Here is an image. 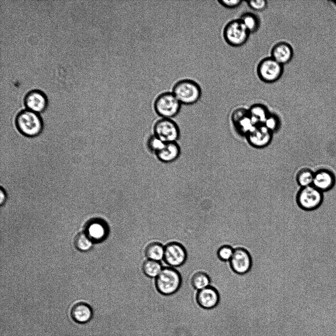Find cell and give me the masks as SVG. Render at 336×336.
I'll return each mask as SVG.
<instances>
[{
	"label": "cell",
	"mask_w": 336,
	"mask_h": 336,
	"mask_svg": "<svg viewBox=\"0 0 336 336\" xmlns=\"http://www.w3.org/2000/svg\"><path fill=\"white\" fill-rule=\"evenodd\" d=\"M250 33L240 19L229 22L225 27L223 36L226 42L232 46H240L247 41Z\"/></svg>",
	"instance_id": "5"
},
{
	"label": "cell",
	"mask_w": 336,
	"mask_h": 336,
	"mask_svg": "<svg viewBox=\"0 0 336 336\" xmlns=\"http://www.w3.org/2000/svg\"><path fill=\"white\" fill-rule=\"evenodd\" d=\"M314 173L309 169L304 168L300 170L297 175V181L302 187L312 184Z\"/></svg>",
	"instance_id": "25"
},
{
	"label": "cell",
	"mask_w": 336,
	"mask_h": 336,
	"mask_svg": "<svg viewBox=\"0 0 336 336\" xmlns=\"http://www.w3.org/2000/svg\"><path fill=\"white\" fill-rule=\"evenodd\" d=\"M279 124V120L276 115L270 114L264 125L272 132L275 131Z\"/></svg>",
	"instance_id": "29"
},
{
	"label": "cell",
	"mask_w": 336,
	"mask_h": 336,
	"mask_svg": "<svg viewBox=\"0 0 336 336\" xmlns=\"http://www.w3.org/2000/svg\"><path fill=\"white\" fill-rule=\"evenodd\" d=\"M173 92L181 104L185 105L196 103L201 95L200 86L190 79H183L177 82L173 87Z\"/></svg>",
	"instance_id": "3"
},
{
	"label": "cell",
	"mask_w": 336,
	"mask_h": 336,
	"mask_svg": "<svg viewBox=\"0 0 336 336\" xmlns=\"http://www.w3.org/2000/svg\"><path fill=\"white\" fill-rule=\"evenodd\" d=\"M160 262L148 259L142 266V270L144 274L151 278L156 277L162 270Z\"/></svg>",
	"instance_id": "23"
},
{
	"label": "cell",
	"mask_w": 336,
	"mask_h": 336,
	"mask_svg": "<svg viewBox=\"0 0 336 336\" xmlns=\"http://www.w3.org/2000/svg\"><path fill=\"white\" fill-rule=\"evenodd\" d=\"M248 5L253 10L257 11H263L267 6V1L266 0H252L246 1Z\"/></svg>",
	"instance_id": "30"
},
{
	"label": "cell",
	"mask_w": 336,
	"mask_h": 336,
	"mask_svg": "<svg viewBox=\"0 0 336 336\" xmlns=\"http://www.w3.org/2000/svg\"><path fill=\"white\" fill-rule=\"evenodd\" d=\"M0 203L1 205H2L5 203V202L6 201V198H7L6 192L5 189H3L2 187L0 188Z\"/></svg>",
	"instance_id": "32"
},
{
	"label": "cell",
	"mask_w": 336,
	"mask_h": 336,
	"mask_svg": "<svg viewBox=\"0 0 336 336\" xmlns=\"http://www.w3.org/2000/svg\"><path fill=\"white\" fill-rule=\"evenodd\" d=\"M323 192L312 185L302 187L297 195V202L303 210L313 211L318 208L323 200Z\"/></svg>",
	"instance_id": "6"
},
{
	"label": "cell",
	"mask_w": 336,
	"mask_h": 336,
	"mask_svg": "<svg viewBox=\"0 0 336 336\" xmlns=\"http://www.w3.org/2000/svg\"><path fill=\"white\" fill-rule=\"evenodd\" d=\"M232 270L238 275L248 273L252 265L251 256L248 251L242 247L234 248L233 255L229 262Z\"/></svg>",
	"instance_id": "9"
},
{
	"label": "cell",
	"mask_w": 336,
	"mask_h": 336,
	"mask_svg": "<svg viewBox=\"0 0 336 336\" xmlns=\"http://www.w3.org/2000/svg\"><path fill=\"white\" fill-rule=\"evenodd\" d=\"M335 183V177L330 170L322 169L314 173L312 185L321 192L332 189Z\"/></svg>",
	"instance_id": "15"
},
{
	"label": "cell",
	"mask_w": 336,
	"mask_h": 336,
	"mask_svg": "<svg viewBox=\"0 0 336 336\" xmlns=\"http://www.w3.org/2000/svg\"><path fill=\"white\" fill-rule=\"evenodd\" d=\"M242 0H221L218 2L224 7L228 8H234L240 6Z\"/></svg>",
	"instance_id": "31"
},
{
	"label": "cell",
	"mask_w": 336,
	"mask_h": 336,
	"mask_svg": "<svg viewBox=\"0 0 336 336\" xmlns=\"http://www.w3.org/2000/svg\"><path fill=\"white\" fill-rule=\"evenodd\" d=\"M181 283L180 273L171 267L163 268L155 281L156 289L159 293L165 296L175 293L180 288Z\"/></svg>",
	"instance_id": "2"
},
{
	"label": "cell",
	"mask_w": 336,
	"mask_h": 336,
	"mask_svg": "<svg viewBox=\"0 0 336 336\" xmlns=\"http://www.w3.org/2000/svg\"><path fill=\"white\" fill-rule=\"evenodd\" d=\"M334 3H335V4L336 5V1H334Z\"/></svg>",
	"instance_id": "33"
},
{
	"label": "cell",
	"mask_w": 336,
	"mask_h": 336,
	"mask_svg": "<svg viewBox=\"0 0 336 336\" xmlns=\"http://www.w3.org/2000/svg\"><path fill=\"white\" fill-rule=\"evenodd\" d=\"M165 143L153 134L148 138L147 145L149 151L156 154L163 148Z\"/></svg>",
	"instance_id": "27"
},
{
	"label": "cell",
	"mask_w": 336,
	"mask_h": 336,
	"mask_svg": "<svg viewBox=\"0 0 336 336\" xmlns=\"http://www.w3.org/2000/svg\"><path fill=\"white\" fill-rule=\"evenodd\" d=\"M74 242L76 247L81 250H88L92 246V241L84 233H78L75 236Z\"/></svg>",
	"instance_id": "26"
},
{
	"label": "cell",
	"mask_w": 336,
	"mask_h": 336,
	"mask_svg": "<svg viewBox=\"0 0 336 336\" xmlns=\"http://www.w3.org/2000/svg\"><path fill=\"white\" fill-rule=\"evenodd\" d=\"M72 319L76 322L85 323L89 321L92 317L91 308L85 303H78L75 305L71 310Z\"/></svg>",
	"instance_id": "19"
},
{
	"label": "cell",
	"mask_w": 336,
	"mask_h": 336,
	"mask_svg": "<svg viewBox=\"0 0 336 336\" xmlns=\"http://www.w3.org/2000/svg\"><path fill=\"white\" fill-rule=\"evenodd\" d=\"M154 108L161 118L171 119L179 113L181 103L173 93L166 92L157 97L154 103Z\"/></svg>",
	"instance_id": "4"
},
{
	"label": "cell",
	"mask_w": 336,
	"mask_h": 336,
	"mask_svg": "<svg viewBox=\"0 0 336 336\" xmlns=\"http://www.w3.org/2000/svg\"><path fill=\"white\" fill-rule=\"evenodd\" d=\"M271 57L280 64L288 63L292 59L293 50L291 46L285 42L276 43L272 48Z\"/></svg>",
	"instance_id": "16"
},
{
	"label": "cell",
	"mask_w": 336,
	"mask_h": 336,
	"mask_svg": "<svg viewBox=\"0 0 336 336\" xmlns=\"http://www.w3.org/2000/svg\"><path fill=\"white\" fill-rule=\"evenodd\" d=\"M248 112L255 125L264 124L270 114L266 107L261 104L253 105Z\"/></svg>",
	"instance_id": "20"
},
{
	"label": "cell",
	"mask_w": 336,
	"mask_h": 336,
	"mask_svg": "<svg viewBox=\"0 0 336 336\" xmlns=\"http://www.w3.org/2000/svg\"><path fill=\"white\" fill-rule=\"evenodd\" d=\"M24 101L27 109L38 114L45 111L48 105L46 95L38 89L29 91L25 94Z\"/></svg>",
	"instance_id": "11"
},
{
	"label": "cell",
	"mask_w": 336,
	"mask_h": 336,
	"mask_svg": "<svg viewBox=\"0 0 336 336\" xmlns=\"http://www.w3.org/2000/svg\"><path fill=\"white\" fill-rule=\"evenodd\" d=\"M272 132L264 124L256 125L247 134L248 141L253 147L260 148L268 145L272 138Z\"/></svg>",
	"instance_id": "13"
},
{
	"label": "cell",
	"mask_w": 336,
	"mask_h": 336,
	"mask_svg": "<svg viewBox=\"0 0 336 336\" xmlns=\"http://www.w3.org/2000/svg\"><path fill=\"white\" fill-rule=\"evenodd\" d=\"M283 65L272 57L263 59L259 63L257 72L259 78L266 83H274L281 76Z\"/></svg>",
	"instance_id": "8"
},
{
	"label": "cell",
	"mask_w": 336,
	"mask_h": 336,
	"mask_svg": "<svg viewBox=\"0 0 336 336\" xmlns=\"http://www.w3.org/2000/svg\"><path fill=\"white\" fill-rule=\"evenodd\" d=\"M187 253L183 246L177 242H171L165 246L164 260L168 265L177 267L185 262Z\"/></svg>",
	"instance_id": "10"
},
{
	"label": "cell",
	"mask_w": 336,
	"mask_h": 336,
	"mask_svg": "<svg viewBox=\"0 0 336 336\" xmlns=\"http://www.w3.org/2000/svg\"><path fill=\"white\" fill-rule=\"evenodd\" d=\"M239 19L250 33L257 31L259 28L260 19L256 15L253 13H244L242 15Z\"/></svg>",
	"instance_id": "22"
},
{
	"label": "cell",
	"mask_w": 336,
	"mask_h": 336,
	"mask_svg": "<svg viewBox=\"0 0 336 336\" xmlns=\"http://www.w3.org/2000/svg\"><path fill=\"white\" fill-rule=\"evenodd\" d=\"M219 301L220 296L217 290L211 285L198 291L196 296L197 304L206 310H212L215 308Z\"/></svg>",
	"instance_id": "12"
},
{
	"label": "cell",
	"mask_w": 336,
	"mask_h": 336,
	"mask_svg": "<svg viewBox=\"0 0 336 336\" xmlns=\"http://www.w3.org/2000/svg\"><path fill=\"white\" fill-rule=\"evenodd\" d=\"M211 279L205 272H199L193 275L191 284L193 288L198 291L210 286Z\"/></svg>",
	"instance_id": "24"
},
{
	"label": "cell",
	"mask_w": 336,
	"mask_h": 336,
	"mask_svg": "<svg viewBox=\"0 0 336 336\" xmlns=\"http://www.w3.org/2000/svg\"><path fill=\"white\" fill-rule=\"evenodd\" d=\"M232 120L238 131L246 135L256 125L252 121L248 110L244 108L235 110L232 113Z\"/></svg>",
	"instance_id": "14"
},
{
	"label": "cell",
	"mask_w": 336,
	"mask_h": 336,
	"mask_svg": "<svg viewBox=\"0 0 336 336\" xmlns=\"http://www.w3.org/2000/svg\"><path fill=\"white\" fill-rule=\"evenodd\" d=\"M164 251L165 247L161 244L153 242L146 246L145 253L148 259L159 262L164 259Z\"/></svg>",
	"instance_id": "21"
},
{
	"label": "cell",
	"mask_w": 336,
	"mask_h": 336,
	"mask_svg": "<svg viewBox=\"0 0 336 336\" xmlns=\"http://www.w3.org/2000/svg\"><path fill=\"white\" fill-rule=\"evenodd\" d=\"M181 154V148L177 142L166 143L163 148L155 155L159 160L164 163H171L176 160Z\"/></svg>",
	"instance_id": "17"
},
{
	"label": "cell",
	"mask_w": 336,
	"mask_h": 336,
	"mask_svg": "<svg viewBox=\"0 0 336 336\" xmlns=\"http://www.w3.org/2000/svg\"><path fill=\"white\" fill-rule=\"evenodd\" d=\"M15 124L22 134L29 137L37 136L43 128V121L39 114L28 109L23 110L17 114Z\"/></svg>",
	"instance_id": "1"
},
{
	"label": "cell",
	"mask_w": 336,
	"mask_h": 336,
	"mask_svg": "<svg viewBox=\"0 0 336 336\" xmlns=\"http://www.w3.org/2000/svg\"><path fill=\"white\" fill-rule=\"evenodd\" d=\"M87 233L92 241H101L107 237L108 228L104 222L95 220L88 225Z\"/></svg>",
	"instance_id": "18"
},
{
	"label": "cell",
	"mask_w": 336,
	"mask_h": 336,
	"mask_svg": "<svg viewBox=\"0 0 336 336\" xmlns=\"http://www.w3.org/2000/svg\"><path fill=\"white\" fill-rule=\"evenodd\" d=\"M154 135L165 143L177 142L180 137V128L172 119L161 118L153 126Z\"/></svg>",
	"instance_id": "7"
},
{
	"label": "cell",
	"mask_w": 336,
	"mask_h": 336,
	"mask_svg": "<svg viewBox=\"0 0 336 336\" xmlns=\"http://www.w3.org/2000/svg\"><path fill=\"white\" fill-rule=\"evenodd\" d=\"M234 251V248L229 245H223L217 251L218 258L222 261L229 262Z\"/></svg>",
	"instance_id": "28"
}]
</instances>
